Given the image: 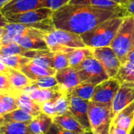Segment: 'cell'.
I'll return each mask as SVG.
<instances>
[{
    "label": "cell",
    "mask_w": 134,
    "mask_h": 134,
    "mask_svg": "<svg viewBox=\"0 0 134 134\" xmlns=\"http://www.w3.org/2000/svg\"><path fill=\"white\" fill-rule=\"evenodd\" d=\"M126 16L129 13L126 8L106 9L68 3L55 11L52 20L56 28L82 35L110 18Z\"/></svg>",
    "instance_id": "cell-1"
},
{
    "label": "cell",
    "mask_w": 134,
    "mask_h": 134,
    "mask_svg": "<svg viewBox=\"0 0 134 134\" xmlns=\"http://www.w3.org/2000/svg\"><path fill=\"white\" fill-rule=\"evenodd\" d=\"M125 16L110 18L93 30L80 35L84 43L90 48L110 46Z\"/></svg>",
    "instance_id": "cell-2"
},
{
    "label": "cell",
    "mask_w": 134,
    "mask_h": 134,
    "mask_svg": "<svg viewBox=\"0 0 134 134\" xmlns=\"http://www.w3.org/2000/svg\"><path fill=\"white\" fill-rule=\"evenodd\" d=\"M134 43V16H126L119 27L111 47L117 54L121 63L126 62L128 53Z\"/></svg>",
    "instance_id": "cell-3"
},
{
    "label": "cell",
    "mask_w": 134,
    "mask_h": 134,
    "mask_svg": "<svg viewBox=\"0 0 134 134\" xmlns=\"http://www.w3.org/2000/svg\"><path fill=\"white\" fill-rule=\"evenodd\" d=\"M113 119L112 106L90 100L89 103V119L91 130L94 134H109Z\"/></svg>",
    "instance_id": "cell-4"
},
{
    "label": "cell",
    "mask_w": 134,
    "mask_h": 134,
    "mask_svg": "<svg viewBox=\"0 0 134 134\" xmlns=\"http://www.w3.org/2000/svg\"><path fill=\"white\" fill-rule=\"evenodd\" d=\"M81 82L90 83L94 86L109 79L108 73L100 62L94 57H90L77 67H75Z\"/></svg>",
    "instance_id": "cell-5"
},
{
    "label": "cell",
    "mask_w": 134,
    "mask_h": 134,
    "mask_svg": "<svg viewBox=\"0 0 134 134\" xmlns=\"http://www.w3.org/2000/svg\"><path fill=\"white\" fill-rule=\"evenodd\" d=\"M54 11L49 8L42 7L33 10H29L20 13H15L7 16H2L6 23L15 24H35L43 20L51 19Z\"/></svg>",
    "instance_id": "cell-6"
},
{
    "label": "cell",
    "mask_w": 134,
    "mask_h": 134,
    "mask_svg": "<svg viewBox=\"0 0 134 134\" xmlns=\"http://www.w3.org/2000/svg\"><path fill=\"white\" fill-rule=\"evenodd\" d=\"M120 87L121 84L118 79L115 78H109L95 86L91 100L96 103L112 106V102Z\"/></svg>",
    "instance_id": "cell-7"
},
{
    "label": "cell",
    "mask_w": 134,
    "mask_h": 134,
    "mask_svg": "<svg viewBox=\"0 0 134 134\" xmlns=\"http://www.w3.org/2000/svg\"><path fill=\"white\" fill-rule=\"evenodd\" d=\"M93 53L104 68L109 78H115L122 65L117 54L111 46L92 48Z\"/></svg>",
    "instance_id": "cell-8"
},
{
    "label": "cell",
    "mask_w": 134,
    "mask_h": 134,
    "mask_svg": "<svg viewBox=\"0 0 134 134\" xmlns=\"http://www.w3.org/2000/svg\"><path fill=\"white\" fill-rule=\"evenodd\" d=\"M69 111L76 118V119L83 126L86 130H90L91 128L89 119L90 101L73 96H69Z\"/></svg>",
    "instance_id": "cell-9"
},
{
    "label": "cell",
    "mask_w": 134,
    "mask_h": 134,
    "mask_svg": "<svg viewBox=\"0 0 134 134\" xmlns=\"http://www.w3.org/2000/svg\"><path fill=\"white\" fill-rule=\"evenodd\" d=\"M55 77L60 86L61 93L64 94H68L71 90L82 83L77 71L72 67L57 71Z\"/></svg>",
    "instance_id": "cell-10"
},
{
    "label": "cell",
    "mask_w": 134,
    "mask_h": 134,
    "mask_svg": "<svg viewBox=\"0 0 134 134\" xmlns=\"http://www.w3.org/2000/svg\"><path fill=\"white\" fill-rule=\"evenodd\" d=\"M42 8V0H12L0 9L1 16L20 13Z\"/></svg>",
    "instance_id": "cell-11"
},
{
    "label": "cell",
    "mask_w": 134,
    "mask_h": 134,
    "mask_svg": "<svg viewBox=\"0 0 134 134\" xmlns=\"http://www.w3.org/2000/svg\"><path fill=\"white\" fill-rule=\"evenodd\" d=\"M0 73L5 74L9 79L11 84L21 93L25 88L33 84V81L30 79L27 75H25L22 71H20V70L9 68L2 60Z\"/></svg>",
    "instance_id": "cell-12"
},
{
    "label": "cell",
    "mask_w": 134,
    "mask_h": 134,
    "mask_svg": "<svg viewBox=\"0 0 134 134\" xmlns=\"http://www.w3.org/2000/svg\"><path fill=\"white\" fill-rule=\"evenodd\" d=\"M22 93L28 96L30 98H31L32 100H34L39 104L48 100H57L64 94L55 90L40 89L33 85L25 88L22 91Z\"/></svg>",
    "instance_id": "cell-13"
},
{
    "label": "cell",
    "mask_w": 134,
    "mask_h": 134,
    "mask_svg": "<svg viewBox=\"0 0 134 134\" xmlns=\"http://www.w3.org/2000/svg\"><path fill=\"white\" fill-rule=\"evenodd\" d=\"M52 33L53 34L57 40L61 45L66 47L76 49V48H82L86 46L81 35L75 32L63 30V29L55 28L54 30L52 31Z\"/></svg>",
    "instance_id": "cell-14"
},
{
    "label": "cell",
    "mask_w": 134,
    "mask_h": 134,
    "mask_svg": "<svg viewBox=\"0 0 134 134\" xmlns=\"http://www.w3.org/2000/svg\"><path fill=\"white\" fill-rule=\"evenodd\" d=\"M134 100V87L121 86L113 102H112V114L113 117L119 111L125 108L127 105Z\"/></svg>",
    "instance_id": "cell-15"
},
{
    "label": "cell",
    "mask_w": 134,
    "mask_h": 134,
    "mask_svg": "<svg viewBox=\"0 0 134 134\" xmlns=\"http://www.w3.org/2000/svg\"><path fill=\"white\" fill-rule=\"evenodd\" d=\"M111 125L132 133L134 128V100L113 117Z\"/></svg>",
    "instance_id": "cell-16"
},
{
    "label": "cell",
    "mask_w": 134,
    "mask_h": 134,
    "mask_svg": "<svg viewBox=\"0 0 134 134\" xmlns=\"http://www.w3.org/2000/svg\"><path fill=\"white\" fill-rule=\"evenodd\" d=\"M20 71H22L25 75H27L32 81H36L40 78L45 76H49V75L54 76L57 72V70H55L54 68L42 67L33 62L32 60L24 64L20 68Z\"/></svg>",
    "instance_id": "cell-17"
},
{
    "label": "cell",
    "mask_w": 134,
    "mask_h": 134,
    "mask_svg": "<svg viewBox=\"0 0 134 134\" xmlns=\"http://www.w3.org/2000/svg\"><path fill=\"white\" fill-rule=\"evenodd\" d=\"M53 122L61 128L76 134H83L86 130L76 119V118L70 112H67L62 115L55 116L53 118Z\"/></svg>",
    "instance_id": "cell-18"
},
{
    "label": "cell",
    "mask_w": 134,
    "mask_h": 134,
    "mask_svg": "<svg viewBox=\"0 0 134 134\" xmlns=\"http://www.w3.org/2000/svg\"><path fill=\"white\" fill-rule=\"evenodd\" d=\"M53 123V117L42 112L29 122L28 130L31 134H46Z\"/></svg>",
    "instance_id": "cell-19"
},
{
    "label": "cell",
    "mask_w": 134,
    "mask_h": 134,
    "mask_svg": "<svg viewBox=\"0 0 134 134\" xmlns=\"http://www.w3.org/2000/svg\"><path fill=\"white\" fill-rule=\"evenodd\" d=\"M13 41L17 42L19 45L31 50H47L49 49L48 45L44 38L29 36V35H16L14 37Z\"/></svg>",
    "instance_id": "cell-20"
},
{
    "label": "cell",
    "mask_w": 134,
    "mask_h": 134,
    "mask_svg": "<svg viewBox=\"0 0 134 134\" xmlns=\"http://www.w3.org/2000/svg\"><path fill=\"white\" fill-rule=\"evenodd\" d=\"M54 53L50 50H29L26 57L31 59L33 62L49 68H53Z\"/></svg>",
    "instance_id": "cell-21"
},
{
    "label": "cell",
    "mask_w": 134,
    "mask_h": 134,
    "mask_svg": "<svg viewBox=\"0 0 134 134\" xmlns=\"http://www.w3.org/2000/svg\"><path fill=\"white\" fill-rule=\"evenodd\" d=\"M121 86L134 87V64L126 61L122 64L116 76Z\"/></svg>",
    "instance_id": "cell-22"
},
{
    "label": "cell",
    "mask_w": 134,
    "mask_h": 134,
    "mask_svg": "<svg viewBox=\"0 0 134 134\" xmlns=\"http://www.w3.org/2000/svg\"><path fill=\"white\" fill-rule=\"evenodd\" d=\"M93 56V49L90 47L76 48L67 53L70 67L75 68L82 63L86 59Z\"/></svg>",
    "instance_id": "cell-23"
},
{
    "label": "cell",
    "mask_w": 134,
    "mask_h": 134,
    "mask_svg": "<svg viewBox=\"0 0 134 134\" xmlns=\"http://www.w3.org/2000/svg\"><path fill=\"white\" fill-rule=\"evenodd\" d=\"M34 116L23 109H17L9 113L0 115V122H20L29 124Z\"/></svg>",
    "instance_id": "cell-24"
},
{
    "label": "cell",
    "mask_w": 134,
    "mask_h": 134,
    "mask_svg": "<svg viewBox=\"0 0 134 134\" xmlns=\"http://www.w3.org/2000/svg\"><path fill=\"white\" fill-rule=\"evenodd\" d=\"M16 99H17L19 108L28 112L34 117L42 113L41 104H39L38 103H37L36 101L30 98L28 96L24 93H21L20 96L16 97Z\"/></svg>",
    "instance_id": "cell-25"
},
{
    "label": "cell",
    "mask_w": 134,
    "mask_h": 134,
    "mask_svg": "<svg viewBox=\"0 0 134 134\" xmlns=\"http://www.w3.org/2000/svg\"><path fill=\"white\" fill-rule=\"evenodd\" d=\"M94 85L90 84V83H80L77 86L74 87L72 90L69 91L68 93V96H73V97H77L83 100H86L90 101L92 100L93 93H94V89H95Z\"/></svg>",
    "instance_id": "cell-26"
},
{
    "label": "cell",
    "mask_w": 134,
    "mask_h": 134,
    "mask_svg": "<svg viewBox=\"0 0 134 134\" xmlns=\"http://www.w3.org/2000/svg\"><path fill=\"white\" fill-rule=\"evenodd\" d=\"M0 134H31L28 124L20 122H0Z\"/></svg>",
    "instance_id": "cell-27"
},
{
    "label": "cell",
    "mask_w": 134,
    "mask_h": 134,
    "mask_svg": "<svg viewBox=\"0 0 134 134\" xmlns=\"http://www.w3.org/2000/svg\"><path fill=\"white\" fill-rule=\"evenodd\" d=\"M19 108L16 97L8 94L0 93V115L9 113Z\"/></svg>",
    "instance_id": "cell-28"
},
{
    "label": "cell",
    "mask_w": 134,
    "mask_h": 134,
    "mask_svg": "<svg viewBox=\"0 0 134 134\" xmlns=\"http://www.w3.org/2000/svg\"><path fill=\"white\" fill-rule=\"evenodd\" d=\"M70 4H76V5H86L91 6H98L101 8L106 9H119L125 8L122 5L110 1V0H71Z\"/></svg>",
    "instance_id": "cell-29"
},
{
    "label": "cell",
    "mask_w": 134,
    "mask_h": 134,
    "mask_svg": "<svg viewBox=\"0 0 134 134\" xmlns=\"http://www.w3.org/2000/svg\"><path fill=\"white\" fill-rule=\"evenodd\" d=\"M31 49L24 48L17 42L13 41L6 45L1 46L0 48V56H8V55H21L26 57V54Z\"/></svg>",
    "instance_id": "cell-30"
},
{
    "label": "cell",
    "mask_w": 134,
    "mask_h": 134,
    "mask_svg": "<svg viewBox=\"0 0 134 134\" xmlns=\"http://www.w3.org/2000/svg\"><path fill=\"white\" fill-rule=\"evenodd\" d=\"M1 60L9 68L20 70V68L29 62L31 59L24 57L21 55H8V56H0Z\"/></svg>",
    "instance_id": "cell-31"
},
{
    "label": "cell",
    "mask_w": 134,
    "mask_h": 134,
    "mask_svg": "<svg viewBox=\"0 0 134 134\" xmlns=\"http://www.w3.org/2000/svg\"><path fill=\"white\" fill-rule=\"evenodd\" d=\"M33 86L40 88V89H50V90H55L61 93L60 86L55 77L49 75V76H45L42 77L36 81H33Z\"/></svg>",
    "instance_id": "cell-32"
},
{
    "label": "cell",
    "mask_w": 134,
    "mask_h": 134,
    "mask_svg": "<svg viewBox=\"0 0 134 134\" xmlns=\"http://www.w3.org/2000/svg\"><path fill=\"white\" fill-rule=\"evenodd\" d=\"M45 40H46V43L48 45L49 49L51 52H64V53H68L70 51H71L72 49H74L68 48V47H66V46L61 45L57 40V38H55V36L52 33V31H49L46 34V35L45 37Z\"/></svg>",
    "instance_id": "cell-33"
},
{
    "label": "cell",
    "mask_w": 134,
    "mask_h": 134,
    "mask_svg": "<svg viewBox=\"0 0 134 134\" xmlns=\"http://www.w3.org/2000/svg\"><path fill=\"white\" fill-rule=\"evenodd\" d=\"M0 80H1V83H0V93L11 95V96L15 97H17L18 96H20L22 93L20 91L16 90L11 84V82H9V79L7 78V76L5 74L0 73Z\"/></svg>",
    "instance_id": "cell-34"
},
{
    "label": "cell",
    "mask_w": 134,
    "mask_h": 134,
    "mask_svg": "<svg viewBox=\"0 0 134 134\" xmlns=\"http://www.w3.org/2000/svg\"><path fill=\"white\" fill-rule=\"evenodd\" d=\"M70 97L68 94H63L55 101L56 116L62 115L69 111Z\"/></svg>",
    "instance_id": "cell-35"
},
{
    "label": "cell",
    "mask_w": 134,
    "mask_h": 134,
    "mask_svg": "<svg viewBox=\"0 0 134 134\" xmlns=\"http://www.w3.org/2000/svg\"><path fill=\"white\" fill-rule=\"evenodd\" d=\"M53 68L57 71L70 67L67 53L64 52H53Z\"/></svg>",
    "instance_id": "cell-36"
},
{
    "label": "cell",
    "mask_w": 134,
    "mask_h": 134,
    "mask_svg": "<svg viewBox=\"0 0 134 134\" xmlns=\"http://www.w3.org/2000/svg\"><path fill=\"white\" fill-rule=\"evenodd\" d=\"M42 7L49 8L53 11H57L65 5L68 4L71 0H42Z\"/></svg>",
    "instance_id": "cell-37"
},
{
    "label": "cell",
    "mask_w": 134,
    "mask_h": 134,
    "mask_svg": "<svg viewBox=\"0 0 134 134\" xmlns=\"http://www.w3.org/2000/svg\"><path fill=\"white\" fill-rule=\"evenodd\" d=\"M55 101L56 100H48L46 101L42 104H41V108H42V112L48 115L51 117H55L56 116V110H55Z\"/></svg>",
    "instance_id": "cell-38"
},
{
    "label": "cell",
    "mask_w": 134,
    "mask_h": 134,
    "mask_svg": "<svg viewBox=\"0 0 134 134\" xmlns=\"http://www.w3.org/2000/svg\"><path fill=\"white\" fill-rule=\"evenodd\" d=\"M46 134H76L72 132H70L68 130H66L63 128H61L60 126H59L58 125H57L56 123H53L50 129L49 130V131L47 132Z\"/></svg>",
    "instance_id": "cell-39"
},
{
    "label": "cell",
    "mask_w": 134,
    "mask_h": 134,
    "mask_svg": "<svg viewBox=\"0 0 134 134\" xmlns=\"http://www.w3.org/2000/svg\"><path fill=\"white\" fill-rule=\"evenodd\" d=\"M109 134H131V133L125 129L119 127V126L111 125Z\"/></svg>",
    "instance_id": "cell-40"
},
{
    "label": "cell",
    "mask_w": 134,
    "mask_h": 134,
    "mask_svg": "<svg viewBox=\"0 0 134 134\" xmlns=\"http://www.w3.org/2000/svg\"><path fill=\"white\" fill-rule=\"evenodd\" d=\"M126 9H127L129 15L134 16V0L129 1V3L126 6Z\"/></svg>",
    "instance_id": "cell-41"
},
{
    "label": "cell",
    "mask_w": 134,
    "mask_h": 134,
    "mask_svg": "<svg viewBox=\"0 0 134 134\" xmlns=\"http://www.w3.org/2000/svg\"><path fill=\"white\" fill-rule=\"evenodd\" d=\"M126 61H130L131 63L134 64V43L132 46V49H130V53H128L127 58H126Z\"/></svg>",
    "instance_id": "cell-42"
},
{
    "label": "cell",
    "mask_w": 134,
    "mask_h": 134,
    "mask_svg": "<svg viewBox=\"0 0 134 134\" xmlns=\"http://www.w3.org/2000/svg\"><path fill=\"white\" fill-rule=\"evenodd\" d=\"M110 1H112V2H115L121 5H122L123 7H125L126 9V6L129 3V1L130 0H110Z\"/></svg>",
    "instance_id": "cell-43"
},
{
    "label": "cell",
    "mask_w": 134,
    "mask_h": 134,
    "mask_svg": "<svg viewBox=\"0 0 134 134\" xmlns=\"http://www.w3.org/2000/svg\"><path fill=\"white\" fill-rule=\"evenodd\" d=\"M12 0H0V9L2 8L5 5H6L7 3H9Z\"/></svg>",
    "instance_id": "cell-44"
},
{
    "label": "cell",
    "mask_w": 134,
    "mask_h": 134,
    "mask_svg": "<svg viewBox=\"0 0 134 134\" xmlns=\"http://www.w3.org/2000/svg\"><path fill=\"white\" fill-rule=\"evenodd\" d=\"M83 134H94V133H93V131L90 130H86V132H85Z\"/></svg>",
    "instance_id": "cell-45"
},
{
    "label": "cell",
    "mask_w": 134,
    "mask_h": 134,
    "mask_svg": "<svg viewBox=\"0 0 134 134\" xmlns=\"http://www.w3.org/2000/svg\"><path fill=\"white\" fill-rule=\"evenodd\" d=\"M131 134H134V128L133 130V131H132V133H131Z\"/></svg>",
    "instance_id": "cell-46"
}]
</instances>
